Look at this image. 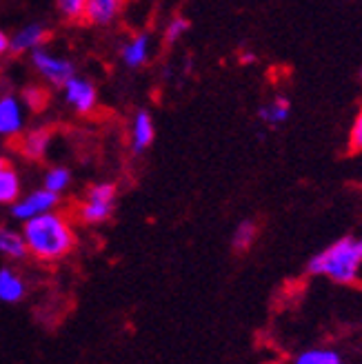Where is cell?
<instances>
[{
  "instance_id": "obj_14",
  "label": "cell",
  "mask_w": 362,
  "mask_h": 364,
  "mask_svg": "<svg viewBox=\"0 0 362 364\" xmlns=\"http://www.w3.org/2000/svg\"><path fill=\"white\" fill-rule=\"evenodd\" d=\"M258 235H260L258 223L251 220V218H245V220H240L231 231V249L236 253H247L253 245H256Z\"/></svg>"
},
{
  "instance_id": "obj_20",
  "label": "cell",
  "mask_w": 362,
  "mask_h": 364,
  "mask_svg": "<svg viewBox=\"0 0 362 364\" xmlns=\"http://www.w3.org/2000/svg\"><path fill=\"white\" fill-rule=\"evenodd\" d=\"M189 29H191L189 18H185V16H174L171 21L165 25V31H162V38H165L167 45H176Z\"/></svg>"
},
{
  "instance_id": "obj_10",
  "label": "cell",
  "mask_w": 362,
  "mask_h": 364,
  "mask_svg": "<svg viewBox=\"0 0 362 364\" xmlns=\"http://www.w3.org/2000/svg\"><path fill=\"white\" fill-rule=\"evenodd\" d=\"M49 38V29L43 23H27L18 31L11 33V53L14 56H23V53H31L45 45Z\"/></svg>"
},
{
  "instance_id": "obj_26",
  "label": "cell",
  "mask_w": 362,
  "mask_h": 364,
  "mask_svg": "<svg viewBox=\"0 0 362 364\" xmlns=\"http://www.w3.org/2000/svg\"><path fill=\"white\" fill-rule=\"evenodd\" d=\"M7 165H9V162H7V160H5L3 156H0V169H3V167H7Z\"/></svg>"
},
{
  "instance_id": "obj_1",
  "label": "cell",
  "mask_w": 362,
  "mask_h": 364,
  "mask_svg": "<svg viewBox=\"0 0 362 364\" xmlns=\"http://www.w3.org/2000/svg\"><path fill=\"white\" fill-rule=\"evenodd\" d=\"M307 273L334 284H362V238L342 235L309 258Z\"/></svg>"
},
{
  "instance_id": "obj_21",
  "label": "cell",
  "mask_w": 362,
  "mask_h": 364,
  "mask_svg": "<svg viewBox=\"0 0 362 364\" xmlns=\"http://www.w3.org/2000/svg\"><path fill=\"white\" fill-rule=\"evenodd\" d=\"M87 0H56V9L67 23H78L85 16Z\"/></svg>"
},
{
  "instance_id": "obj_7",
  "label": "cell",
  "mask_w": 362,
  "mask_h": 364,
  "mask_svg": "<svg viewBox=\"0 0 362 364\" xmlns=\"http://www.w3.org/2000/svg\"><path fill=\"white\" fill-rule=\"evenodd\" d=\"M25 105L23 100L14 96V94H5L0 96V136L3 138H16L21 136L25 129Z\"/></svg>"
},
{
  "instance_id": "obj_4",
  "label": "cell",
  "mask_w": 362,
  "mask_h": 364,
  "mask_svg": "<svg viewBox=\"0 0 362 364\" xmlns=\"http://www.w3.org/2000/svg\"><path fill=\"white\" fill-rule=\"evenodd\" d=\"M31 65L33 69L38 71L41 78L47 80L49 85L53 87H60L69 80V78H74L76 76V65L71 63L69 58L60 56V53L56 51H51L49 47H38V49H33L31 53Z\"/></svg>"
},
{
  "instance_id": "obj_6",
  "label": "cell",
  "mask_w": 362,
  "mask_h": 364,
  "mask_svg": "<svg viewBox=\"0 0 362 364\" xmlns=\"http://www.w3.org/2000/svg\"><path fill=\"white\" fill-rule=\"evenodd\" d=\"M58 203H60V196L43 187V189H36V191L27 193L25 198H18L16 203L11 205V215L16 218V220L27 223L36 215L56 211Z\"/></svg>"
},
{
  "instance_id": "obj_12",
  "label": "cell",
  "mask_w": 362,
  "mask_h": 364,
  "mask_svg": "<svg viewBox=\"0 0 362 364\" xmlns=\"http://www.w3.org/2000/svg\"><path fill=\"white\" fill-rule=\"evenodd\" d=\"M53 132L49 127H33V129L25 132L21 142H18V151L29 160H41L45 158L49 144H51Z\"/></svg>"
},
{
  "instance_id": "obj_27",
  "label": "cell",
  "mask_w": 362,
  "mask_h": 364,
  "mask_svg": "<svg viewBox=\"0 0 362 364\" xmlns=\"http://www.w3.org/2000/svg\"><path fill=\"white\" fill-rule=\"evenodd\" d=\"M360 78H362V69H360Z\"/></svg>"
},
{
  "instance_id": "obj_19",
  "label": "cell",
  "mask_w": 362,
  "mask_h": 364,
  "mask_svg": "<svg viewBox=\"0 0 362 364\" xmlns=\"http://www.w3.org/2000/svg\"><path fill=\"white\" fill-rule=\"evenodd\" d=\"M69 185H71V171L67 167H51V169H47V173L43 178V187L53 193H58V196L63 191H67Z\"/></svg>"
},
{
  "instance_id": "obj_16",
  "label": "cell",
  "mask_w": 362,
  "mask_h": 364,
  "mask_svg": "<svg viewBox=\"0 0 362 364\" xmlns=\"http://www.w3.org/2000/svg\"><path fill=\"white\" fill-rule=\"evenodd\" d=\"M27 253L29 251L23 238V231L18 233L16 229L0 227V256H7L11 260H23Z\"/></svg>"
},
{
  "instance_id": "obj_25",
  "label": "cell",
  "mask_w": 362,
  "mask_h": 364,
  "mask_svg": "<svg viewBox=\"0 0 362 364\" xmlns=\"http://www.w3.org/2000/svg\"><path fill=\"white\" fill-rule=\"evenodd\" d=\"M253 60H256V56H253L251 51H243V56H240V63H243V65H249V63H253Z\"/></svg>"
},
{
  "instance_id": "obj_5",
  "label": "cell",
  "mask_w": 362,
  "mask_h": 364,
  "mask_svg": "<svg viewBox=\"0 0 362 364\" xmlns=\"http://www.w3.org/2000/svg\"><path fill=\"white\" fill-rule=\"evenodd\" d=\"M63 98L65 105L74 109L78 116H89L98 107V89L89 78L74 76L63 85Z\"/></svg>"
},
{
  "instance_id": "obj_22",
  "label": "cell",
  "mask_w": 362,
  "mask_h": 364,
  "mask_svg": "<svg viewBox=\"0 0 362 364\" xmlns=\"http://www.w3.org/2000/svg\"><path fill=\"white\" fill-rule=\"evenodd\" d=\"M21 100L27 109H31V112H41V109L47 105V91L41 89V87H36V85H29L23 89V94H21Z\"/></svg>"
},
{
  "instance_id": "obj_13",
  "label": "cell",
  "mask_w": 362,
  "mask_h": 364,
  "mask_svg": "<svg viewBox=\"0 0 362 364\" xmlns=\"http://www.w3.org/2000/svg\"><path fill=\"white\" fill-rule=\"evenodd\" d=\"M258 118L262 124L276 129V127H282L289 118H292V100L287 96H274L267 102H262L258 107Z\"/></svg>"
},
{
  "instance_id": "obj_24",
  "label": "cell",
  "mask_w": 362,
  "mask_h": 364,
  "mask_svg": "<svg viewBox=\"0 0 362 364\" xmlns=\"http://www.w3.org/2000/svg\"><path fill=\"white\" fill-rule=\"evenodd\" d=\"M7 53H11V36L0 29V58L7 56Z\"/></svg>"
},
{
  "instance_id": "obj_15",
  "label": "cell",
  "mask_w": 362,
  "mask_h": 364,
  "mask_svg": "<svg viewBox=\"0 0 362 364\" xmlns=\"http://www.w3.org/2000/svg\"><path fill=\"white\" fill-rule=\"evenodd\" d=\"M289 364H347V360L331 347H309L298 351Z\"/></svg>"
},
{
  "instance_id": "obj_17",
  "label": "cell",
  "mask_w": 362,
  "mask_h": 364,
  "mask_svg": "<svg viewBox=\"0 0 362 364\" xmlns=\"http://www.w3.org/2000/svg\"><path fill=\"white\" fill-rule=\"evenodd\" d=\"M25 280L11 269H0V300L3 302H21L25 298Z\"/></svg>"
},
{
  "instance_id": "obj_11",
  "label": "cell",
  "mask_w": 362,
  "mask_h": 364,
  "mask_svg": "<svg viewBox=\"0 0 362 364\" xmlns=\"http://www.w3.org/2000/svg\"><path fill=\"white\" fill-rule=\"evenodd\" d=\"M151 58V36L136 33L120 47V60L127 69H140Z\"/></svg>"
},
{
  "instance_id": "obj_2",
  "label": "cell",
  "mask_w": 362,
  "mask_h": 364,
  "mask_svg": "<svg viewBox=\"0 0 362 364\" xmlns=\"http://www.w3.org/2000/svg\"><path fill=\"white\" fill-rule=\"evenodd\" d=\"M27 251L43 262H56L76 247V233L69 218L58 211L36 215L23 225Z\"/></svg>"
},
{
  "instance_id": "obj_18",
  "label": "cell",
  "mask_w": 362,
  "mask_h": 364,
  "mask_svg": "<svg viewBox=\"0 0 362 364\" xmlns=\"http://www.w3.org/2000/svg\"><path fill=\"white\" fill-rule=\"evenodd\" d=\"M21 198V176L7 165L0 169V205H14Z\"/></svg>"
},
{
  "instance_id": "obj_3",
  "label": "cell",
  "mask_w": 362,
  "mask_h": 364,
  "mask_svg": "<svg viewBox=\"0 0 362 364\" xmlns=\"http://www.w3.org/2000/svg\"><path fill=\"white\" fill-rule=\"evenodd\" d=\"M118 189L114 182H96L87 189V196L78 209V218L85 225H102L114 215Z\"/></svg>"
},
{
  "instance_id": "obj_8",
  "label": "cell",
  "mask_w": 362,
  "mask_h": 364,
  "mask_svg": "<svg viewBox=\"0 0 362 364\" xmlns=\"http://www.w3.org/2000/svg\"><path fill=\"white\" fill-rule=\"evenodd\" d=\"M156 140V122L154 116L147 109H138L132 118V129H129V147L136 156L144 154Z\"/></svg>"
},
{
  "instance_id": "obj_9",
  "label": "cell",
  "mask_w": 362,
  "mask_h": 364,
  "mask_svg": "<svg viewBox=\"0 0 362 364\" xmlns=\"http://www.w3.org/2000/svg\"><path fill=\"white\" fill-rule=\"evenodd\" d=\"M129 0H87L82 21L92 27H107L118 21Z\"/></svg>"
},
{
  "instance_id": "obj_23",
  "label": "cell",
  "mask_w": 362,
  "mask_h": 364,
  "mask_svg": "<svg viewBox=\"0 0 362 364\" xmlns=\"http://www.w3.org/2000/svg\"><path fill=\"white\" fill-rule=\"evenodd\" d=\"M349 149L353 154H362V107L358 109V114L353 118L351 132H349Z\"/></svg>"
}]
</instances>
